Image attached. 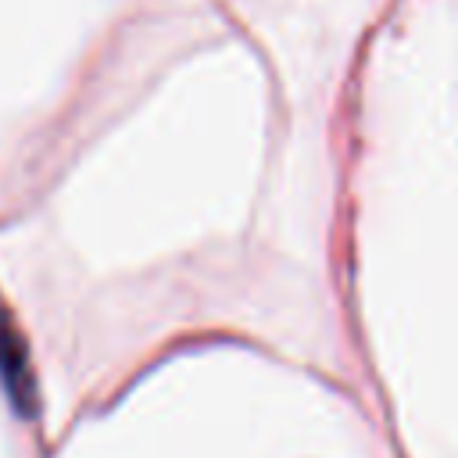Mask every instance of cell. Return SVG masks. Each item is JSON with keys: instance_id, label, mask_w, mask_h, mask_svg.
I'll list each match as a JSON object with an SVG mask.
<instances>
[]
</instances>
